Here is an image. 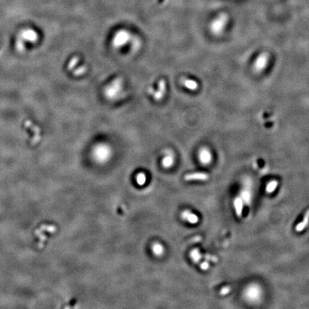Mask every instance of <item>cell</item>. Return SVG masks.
<instances>
[{
    "label": "cell",
    "instance_id": "cell-1",
    "mask_svg": "<svg viewBox=\"0 0 309 309\" xmlns=\"http://www.w3.org/2000/svg\"><path fill=\"white\" fill-rule=\"evenodd\" d=\"M93 155L96 160L99 163H105L108 160L111 156V150L106 145L101 144L96 146L93 150Z\"/></svg>",
    "mask_w": 309,
    "mask_h": 309
},
{
    "label": "cell",
    "instance_id": "cell-2",
    "mask_svg": "<svg viewBox=\"0 0 309 309\" xmlns=\"http://www.w3.org/2000/svg\"><path fill=\"white\" fill-rule=\"evenodd\" d=\"M122 80L121 78H117L114 80L106 88H105V95L109 99H114L122 89Z\"/></svg>",
    "mask_w": 309,
    "mask_h": 309
},
{
    "label": "cell",
    "instance_id": "cell-3",
    "mask_svg": "<svg viewBox=\"0 0 309 309\" xmlns=\"http://www.w3.org/2000/svg\"><path fill=\"white\" fill-rule=\"evenodd\" d=\"M131 35L128 32L125 30H120L118 31L114 36L112 44L116 48L124 47L126 44H128L130 40Z\"/></svg>",
    "mask_w": 309,
    "mask_h": 309
},
{
    "label": "cell",
    "instance_id": "cell-4",
    "mask_svg": "<svg viewBox=\"0 0 309 309\" xmlns=\"http://www.w3.org/2000/svg\"><path fill=\"white\" fill-rule=\"evenodd\" d=\"M166 90V83L164 80H160L158 82V89L153 93V98L157 101L160 100L163 97Z\"/></svg>",
    "mask_w": 309,
    "mask_h": 309
},
{
    "label": "cell",
    "instance_id": "cell-5",
    "mask_svg": "<svg viewBox=\"0 0 309 309\" xmlns=\"http://www.w3.org/2000/svg\"><path fill=\"white\" fill-rule=\"evenodd\" d=\"M209 178V175L204 172H195L186 175L184 180L186 181L190 180H207Z\"/></svg>",
    "mask_w": 309,
    "mask_h": 309
},
{
    "label": "cell",
    "instance_id": "cell-6",
    "mask_svg": "<svg viewBox=\"0 0 309 309\" xmlns=\"http://www.w3.org/2000/svg\"><path fill=\"white\" fill-rule=\"evenodd\" d=\"M181 218L191 224H196L199 220L198 217L189 210H185L182 212Z\"/></svg>",
    "mask_w": 309,
    "mask_h": 309
},
{
    "label": "cell",
    "instance_id": "cell-7",
    "mask_svg": "<svg viewBox=\"0 0 309 309\" xmlns=\"http://www.w3.org/2000/svg\"><path fill=\"white\" fill-rule=\"evenodd\" d=\"M267 62H268V57H267L265 54H261V55H260L257 59H256L255 64H254V65H255V68L257 69L258 71L263 69L266 66Z\"/></svg>",
    "mask_w": 309,
    "mask_h": 309
},
{
    "label": "cell",
    "instance_id": "cell-8",
    "mask_svg": "<svg viewBox=\"0 0 309 309\" xmlns=\"http://www.w3.org/2000/svg\"><path fill=\"white\" fill-rule=\"evenodd\" d=\"M225 23V18H223V17H220V19H217L216 21H215L213 24L212 25V31L215 32V33H219L221 30H223V27H224Z\"/></svg>",
    "mask_w": 309,
    "mask_h": 309
},
{
    "label": "cell",
    "instance_id": "cell-9",
    "mask_svg": "<svg viewBox=\"0 0 309 309\" xmlns=\"http://www.w3.org/2000/svg\"><path fill=\"white\" fill-rule=\"evenodd\" d=\"M174 163V156L170 152H168L163 157L162 160V165L164 168H169L171 167Z\"/></svg>",
    "mask_w": 309,
    "mask_h": 309
},
{
    "label": "cell",
    "instance_id": "cell-10",
    "mask_svg": "<svg viewBox=\"0 0 309 309\" xmlns=\"http://www.w3.org/2000/svg\"><path fill=\"white\" fill-rule=\"evenodd\" d=\"M308 223H309V210H308L305 215H304L303 220H302L301 222H300L299 224L295 226V231L297 232L303 231V230L306 228V227L307 226Z\"/></svg>",
    "mask_w": 309,
    "mask_h": 309
},
{
    "label": "cell",
    "instance_id": "cell-11",
    "mask_svg": "<svg viewBox=\"0 0 309 309\" xmlns=\"http://www.w3.org/2000/svg\"><path fill=\"white\" fill-rule=\"evenodd\" d=\"M199 158H200V161L201 163L208 164L210 163V160H211V155L208 150L203 149L199 153Z\"/></svg>",
    "mask_w": 309,
    "mask_h": 309
},
{
    "label": "cell",
    "instance_id": "cell-12",
    "mask_svg": "<svg viewBox=\"0 0 309 309\" xmlns=\"http://www.w3.org/2000/svg\"><path fill=\"white\" fill-rule=\"evenodd\" d=\"M152 251L153 254L156 256H161L163 255L165 249H164V247L160 243H155L152 246Z\"/></svg>",
    "mask_w": 309,
    "mask_h": 309
},
{
    "label": "cell",
    "instance_id": "cell-13",
    "mask_svg": "<svg viewBox=\"0 0 309 309\" xmlns=\"http://www.w3.org/2000/svg\"><path fill=\"white\" fill-rule=\"evenodd\" d=\"M184 85H185V87H187L188 89H190V90H196L198 88V85L197 82L196 81L190 80V79H186V80H184L183 81Z\"/></svg>",
    "mask_w": 309,
    "mask_h": 309
},
{
    "label": "cell",
    "instance_id": "cell-14",
    "mask_svg": "<svg viewBox=\"0 0 309 309\" xmlns=\"http://www.w3.org/2000/svg\"><path fill=\"white\" fill-rule=\"evenodd\" d=\"M234 205H235L236 214L238 217L242 216L243 213V203L240 198H236L234 201Z\"/></svg>",
    "mask_w": 309,
    "mask_h": 309
},
{
    "label": "cell",
    "instance_id": "cell-15",
    "mask_svg": "<svg viewBox=\"0 0 309 309\" xmlns=\"http://www.w3.org/2000/svg\"><path fill=\"white\" fill-rule=\"evenodd\" d=\"M147 180V177L145 173L143 172H140L139 174L137 175L136 177V181L138 185L142 186L144 185L146 183Z\"/></svg>",
    "mask_w": 309,
    "mask_h": 309
},
{
    "label": "cell",
    "instance_id": "cell-16",
    "mask_svg": "<svg viewBox=\"0 0 309 309\" xmlns=\"http://www.w3.org/2000/svg\"><path fill=\"white\" fill-rule=\"evenodd\" d=\"M278 186V182L277 181H271L270 183H268L266 186V191L267 192H269V193H271V192H274L276 188Z\"/></svg>",
    "mask_w": 309,
    "mask_h": 309
},
{
    "label": "cell",
    "instance_id": "cell-17",
    "mask_svg": "<svg viewBox=\"0 0 309 309\" xmlns=\"http://www.w3.org/2000/svg\"><path fill=\"white\" fill-rule=\"evenodd\" d=\"M79 62V57L77 56H74L72 57L71 60L69 61L68 65H67V69L68 70H73L74 67L76 66L77 62Z\"/></svg>",
    "mask_w": 309,
    "mask_h": 309
},
{
    "label": "cell",
    "instance_id": "cell-18",
    "mask_svg": "<svg viewBox=\"0 0 309 309\" xmlns=\"http://www.w3.org/2000/svg\"><path fill=\"white\" fill-rule=\"evenodd\" d=\"M87 71V67H85V66H81L80 67H78L77 69H75L73 71V74H74V75H75V76H80V75H82V74H83L85 73V72H86Z\"/></svg>",
    "mask_w": 309,
    "mask_h": 309
},
{
    "label": "cell",
    "instance_id": "cell-19",
    "mask_svg": "<svg viewBox=\"0 0 309 309\" xmlns=\"http://www.w3.org/2000/svg\"><path fill=\"white\" fill-rule=\"evenodd\" d=\"M190 256H191V257H192V259L194 260L195 262H198L199 260L200 259V256L201 255L200 254V253L198 252V250H194V251H192V252L191 253V254H190Z\"/></svg>",
    "mask_w": 309,
    "mask_h": 309
},
{
    "label": "cell",
    "instance_id": "cell-20",
    "mask_svg": "<svg viewBox=\"0 0 309 309\" xmlns=\"http://www.w3.org/2000/svg\"><path fill=\"white\" fill-rule=\"evenodd\" d=\"M230 291H231V288H229V287H224V288H223L222 289H221L220 294L221 295H226L230 292Z\"/></svg>",
    "mask_w": 309,
    "mask_h": 309
},
{
    "label": "cell",
    "instance_id": "cell-21",
    "mask_svg": "<svg viewBox=\"0 0 309 309\" xmlns=\"http://www.w3.org/2000/svg\"><path fill=\"white\" fill-rule=\"evenodd\" d=\"M200 268H202L203 270H207V269L209 268V264H208L207 262H203L200 264Z\"/></svg>",
    "mask_w": 309,
    "mask_h": 309
},
{
    "label": "cell",
    "instance_id": "cell-22",
    "mask_svg": "<svg viewBox=\"0 0 309 309\" xmlns=\"http://www.w3.org/2000/svg\"><path fill=\"white\" fill-rule=\"evenodd\" d=\"M154 89L153 88V87H149V89H148V93L149 94H150V95H153V93H154Z\"/></svg>",
    "mask_w": 309,
    "mask_h": 309
}]
</instances>
